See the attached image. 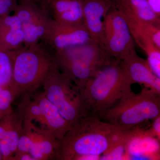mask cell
I'll use <instances>...</instances> for the list:
<instances>
[{
  "label": "cell",
  "instance_id": "cell-26",
  "mask_svg": "<svg viewBox=\"0 0 160 160\" xmlns=\"http://www.w3.org/2000/svg\"><path fill=\"white\" fill-rule=\"evenodd\" d=\"M52 0H41V2L42 3L43 5H45L47 6V5H48V3L49 2H51Z\"/></svg>",
  "mask_w": 160,
  "mask_h": 160
},
{
  "label": "cell",
  "instance_id": "cell-13",
  "mask_svg": "<svg viewBox=\"0 0 160 160\" xmlns=\"http://www.w3.org/2000/svg\"><path fill=\"white\" fill-rule=\"evenodd\" d=\"M31 97L42 109L48 129L60 142L72 126L63 118L56 106L47 98L43 92H33L31 94Z\"/></svg>",
  "mask_w": 160,
  "mask_h": 160
},
{
  "label": "cell",
  "instance_id": "cell-4",
  "mask_svg": "<svg viewBox=\"0 0 160 160\" xmlns=\"http://www.w3.org/2000/svg\"><path fill=\"white\" fill-rule=\"evenodd\" d=\"M56 65L82 92L90 79L112 59L93 40L53 52Z\"/></svg>",
  "mask_w": 160,
  "mask_h": 160
},
{
  "label": "cell",
  "instance_id": "cell-17",
  "mask_svg": "<svg viewBox=\"0 0 160 160\" xmlns=\"http://www.w3.org/2000/svg\"><path fill=\"white\" fill-rule=\"evenodd\" d=\"M6 137L9 147L14 156L17 149L18 143L22 133L23 118L17 109L4 117Z\"/></svg>",
  "mask_w": 160,
  "mask_h": 160
},
{
  "label": "cell",
  "instance_id": "cell-6",
  "mask_svg": "<svg viewBox=\"0 0 160 160\" xmlns=\"http://www.w3.org/2000/svg\"><path fill=\"white\" fill-rule=\"evenodd\" d=\"M44 94L73 126L86 116L81 90L55 65L42 85Z\"/></svg>",
  "mask_w": 160,
  "mask_h": 160
},
{
  "label": "cell",
  "instance_id": "cell-16",
  "mask_svg": "<svg viewBox=\"0 0 160 160\" xmlns=\"http://www.w3.org/2000/svg\"><path fill=\"white\" fill-rule=\"evenodd\" d=\"M118 11L138 19L160 25V18L155 13L146 0H112Z\"/></svg>",
  "mask_w": 160,
  "mask_h": 160
},
{
  "label": "cell",
  "instance_id": "cell-2",
  "mask_svg": "<svg viewBox=\"0 0 160 160\" xmlns=\"http://www.w3.org/2000/svg\"><path fill=\"white\" fill-rule=\"evenodd\" d=\"M133 84L121 60H112L88 81L81 92L86 116L102 120L108 109L132 91Z\"/></svg>",
  "mask_w": 160,
  "mask_h": 160
},
{
  "label": "cell",
  "instance_id": "cell-14",
  "mask_svg": "<svg viewBox=\"0 0 160 160\" xmlns=\"http://www.w3.org/2000/svg\"><path fill=\"white\" fill-rule=\"evenodd\" d=\"M24 35L20 20L15 15L0 17V50L12 51L24 46Z\"/></svg>",
  "mask_w": 160,
  "mask_h": 160
},
{
  "label": "cell",
  "instance_id": "cell-21",
  "mask_svg": "<svg viewBox=\"0 0 160 160\" xmlns=\"http://www.w3.org/2000/svg\"><path fill=\"white\" fill-rule=\"evenodd\" d=\"M0 151L2 160H12L13 155L12 153L6 137L4 118L0 119Z\"/></svg>",
  "mask_w": 160,
  "mask_h": 160
},
{
  "label": "cell",
  "instance_id": "cell-11",
  "mask_svg": "<svg viewBox=\"0 0 160 160\" xmlns=\"http://www.w3.org/2000/svg\"><path fill=\"white\" fill-rule=\"evenodd\" d=\"M133 84L143 85L160 96V78L152 71L147 60L140 57L134 48L121 60Z\"/></svg>",
  "mask_w": 160,
  "mask_h": 160
},
{
  "label": "cell",
  "instance_id": "cell-3",
  "mask_svg": "<svg viewBox=\"0 0 160 160\" xmlns=\"http://www.w3.org/2000/svg\"><path fill=\"white\" fill-rule=\"evenodd\" d=\"M10 52L13 62L11 88L16 97L35 92L55 65L53 53L40 42Z\"/></svg>",
  "mask_w": 160,
  "mask_h": 160
},
{
  "label": "cell",
  "instance_id": "cell-25",
  "mask_svg": "<svg viewBox=\"0 0 160 160\" xmlns=\"http://www.w3.org/2000/svg\"><path fill=\"white\" fill-rule=\"evenodd\" d=\"M12 160H34L28 152H17L15 153Z\"/></svg>",
  "mask_w": 160,
  "mask_h": 160
},
{
  "label": "cell",
  "instance_id": "cell-15",
  "mask_svg": "<svg viewBox=\"0 0 160 160\" xmlns=\"http://www.w3.org/2000/svg\"><path fill=\"white\" fill-rule=\"evenodd\" d=\"M47 7L52 15V18L57 22L83 24L82 0H52Z\"/></svg>",
  "mask_w": 160,
  "mask_h": 160
},
{
  "label": "cell",
  "instance_id": "cell-18",
  "mask_svg": "<svg viewBox=\"0 0 160 160\" xmlns=\"http://www.w3.org/2000/svg\"><path fill=\"white\" fill-rule=\"evenodd\" d=\"M17 109L22 115L23 119L37 123L41 127L48 129L42 109L37 102L32 99L31 94L22 96Z\"/></svg>",
  "mask_w": 160,
  "mask_h": 160
},
{
  "label": "cell",
  "instance_id": "cell-23",
  "mask_svg": "<svg viewBox=\"0 0 160 160\" xmlns=\"http://www.w3.org/2000/svg\"><path fill=\"white\" fill-rule=\"evenodd\" d=\"M153 126L151 129V131L149 132V135L151 137H157L160 139V116L153 120Z\"/></svg>",
  "mask_w": 160,
  "mask_h": 160
},
{
  "label": "cell",
  "instance_id": "cell-19",
  "mask_svg": "<svg viewBox=\"0 0 160 160\" xmlns=\"http://www.w3.org/2000/svg\"><path fill=\"white\" fill-rule=\"evenodd\" d=\"M13 62L10 51L0 50V86L11 87Z\"/></svg>",
  "mask_w": 160,
  "mask_h": 160
},
{
  "label": "cell",
  "instance_id": "cell-27",
  "mask_svg": "<svg viewBox=\"0 0 160 160\" xmlns=\"http://www.w3.org/2000/svg\"><path fill=\"white\" fill-rule=\"evenodd\" d=\"M28 1H32V2H41V0H28Z\"/></svg>",
  "mask_w": 160,
  "mask_h": 160
},
{
  "label": "cell",
  "instance_id": "cell-12",
  "mask_svg": "<svg viewBox=\"0 0 160 160\" xmlns=\"http://www.w3.org/2000/svg\"><path fill=\"white\" fill-rule=\"evenodd\" d=\"M83 24L92 39L103 49L104 17L113 3L112 0H82Z\"/></svg>",
  "mask_w": 160,
  "mask_h": 160
},
{
  "label": "cell",
  "instance_id": "cell-24",
  "mask_svg": "<svg viewBox=\"0 0 160 160\" xmlns=\"http://www.w3.org/2000/svg\"><path fill=\"white\" fill-rule=\"evenodd\" d=\"M158 17L160 18V0H146Z\"/></svg>",
  "mask_w": 160,
  "mask_h": 160
},
{
  "label": "cell",
  "instance_id": "cell-7",
  "mask_svg": "<svg viewBox=\"0 0 160 160\" xmlns=\"http://www.w3.org/2000/svg\"><path fill=\"white\" fill-rule=\"evenodd\" d=\"M103 49L111 59L121 60L135 48V42L122 15L114 6L104 17Z\"/></svg>",
  "mask_w": 160,
  "mask_h": 160
},
{
  "label": "cell",
  "instance_id": "cell-22",
  "mask_svg": "<svg viewBox=\"0 0 160 160\" xmlns=\"http://www.w3.org/2000/svg\"><path fill=\"white\" fill-rule=\"evenodd\" d=\"M18 4V0H0V17L14 12Z\"/></svg>",
  "mask_w": 160,
  "mask_h": 160
},
{
  "label": "cell",
  "instance_id": "cell-5",
  "mask_svg": "<svg viewBox=\"0 0 160 160\" xmlns=\"http://www.w3.org/2000/svg\"><path fill=\"white\" fill-rule=\"evenodd\" d=\"M160 96L146 88L126 93L107 110L102 120L125 131L160 116Z\"/></svg>",
  "mask_w": 160,
  "mask_h": 160
},
{
  "label": "cell",
  "instance_id": "cell-10",
  "mask_svg": "<svg viewBox=\"0 0 160 160\" xmlns=\"http://www.w3.org/2000/svg\"><path fill=\"white\" fill-rule=\"evenodd\" d=\"M91 40L84 24L59 22L52 18L42 41L56 52L82 45Z\"/></svg>",
  "mask_w": 160,
  "mask_h": 160
},
{
  "label": "cell",
  "instance_id": "cell-20",
  "mask_svg": "<svg viewBox=\"0 0 160 160\" xmlns=\"http://www.w3.org/2000/svg\"><path fill=\"white\" fill-rule=\"evenodd\" d=\"M16 98L11 87L0 86V119L12 111V105Z\"/></svg>",
  "mask_w": 160,
  "mask_h": 160
},
{
  "label": "cell",
  "instance_id": "cell-28",
  "mask_svg": "<svg viewBox=\"0 0 160 160\" xmlns=\"http://www.w3.org/2000/svg\"><path fill=\"white\" fill-rule=\"evenodd\" d=\"M0 160H2V154H1V151H0Z\"/></svg>",
  "mask_w": 160,
  "mask_h": 160
},
{
  "label": "cell",
  "instance_id": "cell-1",
  "mask_svg": "<svg viewBox=\"0 0 160 160\" xmlns=\"http://www.w3.org/2000/svg\"><path fill=\"white\" fill-rule=\"evenodd\" d=\"M125 131L92 116L72 126L59 142L55 160L99 159L128 140Z\"/></svg>",
  "mask_w": 160,
  "mask_h": 160
},
{
  "label": "cell",
  "instance_id": "cell-8",
  "mask_svg": "<svg viewBox=\"0 0 160 160\" xmlns=\"http://www.w3.org/2000/svg\"><path fill=\"white\" fill-rule=\"evenodd\" d=\"M23 120L16 152H28L34 160H55L59 141L49 129Z\"/></svg>",
  "mask_w": 160,
  "mask_h": 160
},
{
  "label": "cell",
  "instance_id": "cell-9",
  "mask_svg": "<svg viewBox=\"0 0 160 160\" xmlns=\"http://www.w3.org/2000/svg\"><path fill=\"white\" fill-rule=\"evenodd\" d=\"M42 3L20 0L14 15L20 20L24 32V46L35 45L42 40L48 31L52 18Z\"/></svg>",
  "mask_w": 160,
  "mask_h": 160
}]
</instances>
